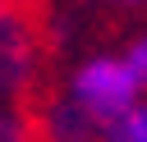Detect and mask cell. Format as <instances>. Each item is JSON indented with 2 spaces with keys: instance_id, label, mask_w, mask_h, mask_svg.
<instances>
[{
  "instance_id": "cell-1",
  "label": "cell",
  "mask_w": 147,
  "mask_h": 142,
  "mask_svg": "<svg viewBox=\"0 0 147 142\" xmlns=\"http://www.w3.org/2000/svg\"><path fill=\"white\" fill-rule=\"evenodd\" d=\"M69 96L96 119V128H106L110 119H119L124 110L138 105L142 82L133 78V69L124 64V55H119V60H115V55H96V60H87V64L74 73Z\"/></svg>"
},
{
  "instance_id": "cell-2",
  "label": "cell",
  "mask_w": 147,
  "mask_h": 142,
  "mask_svg": "<svg viewBox=\"0 0 147 142\" xmlns=\"http://www.w3.org/2000/svg\"><path fill=\"white\" fill-rule=\"evenodd\" d=\"M37 73V27L18 0H0V101L23 92Z\"/></svg>"
},
{
  "instance_id": "cell-3",
  "label": "cell",
  "mask_w": 147,
  "mask_h": 142,
  "mask_svg": "<svg viewBox=\"0 0 147 142\" xmlns=\"http://www.w3.org/2000/svg\"><path fill=\"white\" fill-rule=\"evenodd\" d=\"M101 128H96V119L74 101V96H64L60 105H51V115L41 119V137H51V142H92Z\"/></svg>"
},
{
  "instance_id": "cell-4",
  "label": "cell",
  "mask_w": 147,
  "mask_h": 142,
  "mask_svg": "<svg viewBox=\"0 0 147 142\" xmlns=\"http://www.w3.org/2000/svg\"><path fill=\"white\" fill-rule=\"evenodd\" d=\"M101 142H147V105L138 101L133 110H124L119 119H110L101 128Z\"/></svg>"
},
{
  "instance_id": "cell-5",
  "label": "cell",
  "mask_w": 147,
  "mask_h": 142,
  "mask_svg": "<svg viewBox=\"0 0 147 142\" xmlns=\"http://www.w3.org/2000/svg\"><path fill=\"white\" fill-rule=\"evenodd\" d=\"M0 142H37L32 119H23L18 110H9L5 101H0Z\"/></svg>"
},
{
  "instance_id": "cell-6",
  "label": "cell",
  "mask_w": 147,
  "mask_h": 142,
  "mask_svg": "<svg viewBox=\"0 0 147 142\" xmlns=\"http://www.w3.org/2000/svg\"><path fill=\"white\" fill-rule=\"evenodd\" d=\"M124 64H129V69H133V78L147 87V37H138V41L124 50Z\"/></svg>"
},
{
  "instance_id": "cell-7",
  "label": "cell",
  "mask_w": 147,
  "mask_h": 142,
  "mask_svg": "<svg viewBox=\"0 0 147 142\" xmlns=\"http://www.w3.org/2000/svg\"><path fill=\"white\" fill-rule=\"evenodd\" d=\"M96 5H124V9H133V5H147V0H96Z\"/></svg>"
}]
</instances>
